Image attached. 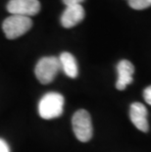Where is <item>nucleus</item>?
Instances as JSON below:
<instances>
[{"instance_id": "f257e3e1", "label": "nucleus", "mask_w": 151, "mask_h": 152, "mask_svg": "<svg viewBox=\"0 0 151 152\" xmlns=\"http://www.w3.org/2000/svg\"><path fill=\"white\" fill-rule=\"evenodd\" d=\"M64 96L59 92H47L38 102V114L44 120L60 117L64 111Z\"/></svg>"}, {"instance_id": "f03ea898", "label": "nucleus", "mask_w": 151, "mask_h": 152, "mask_svg": "<svg viewBox=\"0 0 151 152\" xmlns=\"http://www.w3.org/2000/svg\"><path fill=\"white\" fill-rule=\"evenodd\" d=\"M31 26H33V21L31 18L12 15L4 20L2 24V28L5 37L8 39H15L30 31Z\"/></svg>"}, {"instance_id": "7ed1b4c3", "label": "nucleus", "mask_w": 151, "mask_h": 152, "mask_svg": "<svg viewBox=\"0 0 151 152\" xmlns=\"http://www.w3.org/2000/svg\"><path fill=\"white\" fill-rule=\"evenodd\" d=\"M60 70V62L57 57H42L36 63L34 74L38 82L42 85H47L55 79Z\"/></svg>"}, {"instance_id": "20e7f679", "label": "nucleus", "mask_w": 151, "mask_h": 152, "mask_svg": "<svg viewBox=\"0 0 151 152\" xmlns=\"http://www.w3.org/2000/svg\"><path fill=\"white\" fill-rule=\"evenodd\" d=\"M73 131L76 137L82 142H88L91 140L93 129L91 118L86 110H78L72 118Z\"/></svg>"}, {"instance_id": "39448f33", "label": "nucleus", "mask_w": 151, "mask_h": 152, "mask_svg": "<svg viewBox=\"0 0 151 152\" xmlns=\"http://www.w3.org/2000/svg\"><path fill=\"white\" fill-rule=\"evenodd\" d=\"M7 10L12 15L30 18L40 11V3L38 0H10Z\"/></svg>"}, {"instance_id": "423d86ee", "label": "nucleus", "mask_w": 151, "mask_h": 152, "mask_svg": "<svg viewBox=\"0 0 151 152\" xmlns=\"http://www.w3.org/2000/svg\"><path fill=\"white\" fill-rule=\"evenodd\" d=\"M130 118L136 129L143 132H148L149 125L147 121V109L142 103L134 102L131 105Z\"/></svg>"}, {"instance_id": "0eeeda50", "label": "nucleus", "mask_w": 151, "mask_h": 152, "mask_svg": "<svg viewBox=\"0 0 151 152\" xmlns=\"http://www.w3.org/2000/svg\"><path fill=\"white\" fill-rule=\"evenodd\" d=\"M118 80L116 87L119 90H124L133 82L134 67L128 60H121L117 65Z\"/></svg>"}, {"instance_id": "6e6552de", "label": "nucleus", "mask_w": 151, "mask_h": 152, "mask_svg": "<svg viewBox=\"0 0 151 152\" xmlns=\"http://www.w3.org/2000/svg\"><path fill=\"white\" fill-rule=\"evenodd\" d=\"M85 18V10L81 4L67 6L61 16V24L64 28H70L80 24Z\"/></svg>"}, {"instance_id": "1a4fd4ad", "label": "nucleus", "mask_w": 151, "mask_h": 152, "mask_svg": "<svg viewBox=\"0 0 151 152\" xmlns=\"http://www.w3.org/2000/svg\"><path fill=\"white\" fill-rule=\"evenodd\" d=\"M58 59L60 62L61 69L63 70V72L65 73L66 76L72 77V79H75V77H78V63H77L76 58L74 57L73 54H71L70 52H63L61 53Z\"/></svg>"}, {"instance_id": "9d476101", "label": "nucleus", "mask_w": 151, "mask_h": 152, "mask_svg": "<svg viewBox=\"0 0 151 152\" xmlns=\"http://www.w3.org/2000/svg\"><path fill=\"white\" fill-rule=\"evenodd\" d=\"M128 4L134 10H143L151 6V0H128Z\"/></svg>"}, {"instance_id": "9b49d317", "label": "nucleus", "mask_w": 151, "mask_h": 152, "mask_svg": "<svg viewBox=\"0 0 151 152\" xmlns=\"http://www.w3.org/2000/svg\"><path fill=\"white\" fill-rule=\"evenodd\" d=\"M143 98L147 104L151 105V86H147L146 88L143 90Z\"/></svg>"}, {"instance_id": "f8f14e48", "label": "nucleus", "mask_w": 151, "mask_h": 152, "mask_svg": "<svg viewBox=\"0 0 151 152\" xmlns=\"http://www.w3.org/2000/svg\"><path fill=\"white\" fill-rule=\"evenodd\" d=\"M0 152H10V147L3 138H0Z\"/></svg>"}, {"instance_id": "ddd939ff", "label": "nucleus", "mask_w": 151, "mask_h": 152, "mask_svg": "<svg viewBox=\"0 0 151 152\" xmlns=\"http://www.w3.org/2000/svg\"><path fill=\"white\" fill-rule=\"evenodd\" d=\"M83 0H63L64 4L66 6H72V5H78L81 4Z\"/></svg>"}]
</instances>
